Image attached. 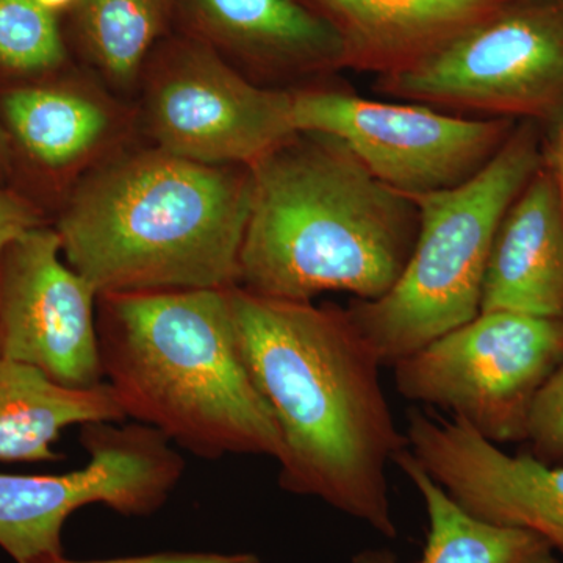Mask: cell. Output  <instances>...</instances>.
Masks as SVG:
<instances>
[{"label": "cell", "mask_w": 563, "mask_h": 563, "mask_svg": "<svg viewBox=\"0 0 563 563\" xmlns=\"http://www.w3.org/2000/svg\"><path fill=\"white\" fill-rule=\"evenodd\" d=\"M251 201L250 166L143 152L88 177L57 233L98 295L222 290L239 285Z\"/></svg>", "instance_id": "obj_3"}, {"label": "cell", "mask_w": 563, "mask_h": 563, "mask_svg": "<svg viewBox=\"0 0 563 563\" xmlns=\"http://www.w3.org/2000/svg\"><path fill=\"white\" fill-rule=\"evenodd\" d=\"M407 448L474 517L537 533L563 554V465L507 454L465 422L413 409Z\"/></svg>", "instance_id": "obj_12"}, {"label": "cell", "mask_w": 563, "mask_h": 563, "mask_svg": "<svg viewBox=\"0 0 563 563\" xmlns=\"http://www.w3.org/2000/svg\"><path fill=\"white\" fill-rule=\"evenodd\" d=\"M125 420L109 384L73 388L25 363L0 357V462H57L70 426Z\"/></svg>", "instance_id": "obj_16"}, {"label": "cell", "mask_w": 563, "mask_h": 563, "mask_svg": "<svg viewBox=\"0 0 563 563\" xmlns=\"http://www.w3.org/2000/svg\"><path fill=\"white\" fill-rule=\"evenodd\" d=\"M407 102L563 128V0H509L410 68L377 77Z\"/></svg>", "instance_id": "obj_6"}, {"label": "cell", "mask_w": 563, "mask_h": 563, "mask_svg": "<svg viewBox=\"0 0 563 563\" xmlns=\"http://www.w3.org/2000/svg\"><path fill=\"white\" fill-rule=\"evenodd\" d=\"M35 2L38 3L41 9L57 16L58 13H65V11L73 13L76 7L79 5L80 0H35Z\"/></svg>", "instance_id": "obj_25"}, {"label": "cell", "mask_w": 563, "mask_h": 563, "mask_svg": "<svg viewBox=\"0 0 563 563\" xmlns=\"http://www.w3.org/2000/svg\"><path fill=\"white\" fill-rule=\"evenodd\" d=\"M563 363V320L481 312L393 365L407 401L446 410L488 442H528L533 406Z\"/></svg>", "instance_id": "obj_7"}, {"label": "cell", "mask_w": 563, "mask_h": 563, "mask_svg": "<svg viewBox=\"0 0 563 563\" xmlns=\"http://www.w3.org/2000/svg\"><path fill=\"white\" fill-rule=\"evenodd\" d=\"M52 563H261V559L251 553H157L87 562L68 561V559L62 558Z\"/></svg>", "instance_id": "obj_23"}, {"label": "cell", "mask_w": 563, "mask_h": 563, "mask_svg": "<svg viewBox=\"0 0 563 563\" xmlns=\"http://www.w3.org/2000/svg\"><path fill=\"white\" fill-rule=\"evenodd\" d=\"M173 32L272 76L346 68L339 32L307 0H173Z\"/></svg>", "instance_id": "obj_13"}, {"label": "cell", "mask_w": 563, "mask_h": 563, "mask_svg": "<svg viewBox=\"0 0 563 563\" xmlns=\"http://www.w3.org/2000/svg\"><path fill=\"white\" fill-rule=\"evenodd\" d=\"M543 155L544 165L550 168L558 187L563 220V128L544 133Z\"/></svg>", "instance_id": "obj_24"}, {"label": "cell", "mask_w": 563, "mask_h": 563, "mask_svg": "<svg viewBox=\"0 0 563 563\" xmlns=\"http://www.w3.org/2000/svg\"><path fill=\"white\" fill-rule=\"evenodd\" d=\"M343 41L346 68L377 77L429 57L509 0H307Z\"/></svg>", "instance_id": "obj_15"}, {"label": "cell", "mask_w": 563, "mask_h": 563, "mask_svg": "<svg viewBox=\"0 0 563 563\" xmlns=\"http://www.w3.org/2000/svg\"><path fill=\"white\" fill-rule=\"evenodd\" d=\"M150 122L158 150L250 166L295 135L292 91L252 84L209 46L172 32L152 51Z\"/></svg>", "instance_id": "obj_10"}, {"label": "cell", "mask_w": 563, "mask_h": 563, "mask_svg": "<svg viewBox=\"0 0 563 563\" xmlns=\"http://www.w3.org/2000/svg\"><path fill=\"white\" fill-rule=\"evenodd\" d=\"M57 231L36 228L0 257V357L25 363L55 383H103L95 302L98 291L62 262Z\"/></svg>", "instance_id": "obj_11"}, {"label": "cell", "mask_w": 563, "mask_h": 563, "mask_svg": "<svg viewBox=\"0 0 563 563\" xmlns=\"http://www.w3.org/2000/svg\"><path fill=\"white\" fill-rule=\"evenodd\" d=\"M250 169L239 287L301 302L329 291L376 301L391 290L420 228L412 198L324 133L296 132Z\"/></svg>", "instance_id": "obj_2"}, {"label": "cell", "mask_w": 563, "mask_h": 563, "mask_svg": "<svg viewBox=\"0 0 563 563\" xmlns=\"http://www.w3.org/2000/svg\"><path fill=\"white\" fill-rule=\"evenodd\" d=\"M80 442L84 468L57 476L0 474V548L16 563H52L77 509L103 504L125 517H147L168 501L185 472L184 457L150 426L88 422Z\"/></svg>", "instance_id": "obj_8"}, {"label": "cell", "mask_w": 563, "mask_h": 563, "mask_svg": "<svg viewBox=\"0 0 563 563\" xmlns=\"http://www.w3.org/2000/svg\"><path fill=\"white\" fill-rule=\"evenodd\" d=\"M7 154H9V144H7V135L0 128V166L5 165Z\"/></svg>", "instance_id": "obj_26"}, {"label": "cell", "mask_w": 563, "mask_h": 563, "mask_svg": "<svg viewBox=\"0 0 563 563\" xmlns=\"http://www.w3.org/2000/svg\"><path fill=\"white\" fill-rule=\"evenodd\" d=\"M73 20L84 54L110 79L131 81L173 32V0H80Z\"/></svg>", "instance_id": "obj_18"}, {"label": "cell", "mask_w": 563, "mask_h": 563, "mask_svg": "<svg viewBox=\"0 0 563 563\" xmlns=\"http://www.w3.org/2000/svg\"><path fill=\"white\" fill-rule=\"evenodd\" d=\"M229 301L240 354L279 428L280 487L395 539L387 470L406 433L384 393L383 362L347 310L239 285Z\"/></svg>", "instance_id": "obj_1"}, {"label": "cell", "mask_w": 563, "mask_h": 563, "mask_svg": "<svg viewBox=\"0 0 563 563\" xmlns=\"http://www.w3.org/2000/svg\"><path fill=\"white\" fill-rule=\"evenodd\" d=\"M98 301L103 383L125 418L198 457H280L279 428L236 344L229 288L106 292Z\"/></svg>", "instance_id": "obj_4"}, {"label": "cell", "mask_w": 563, "mask_h": 563, "mask_svg": "<svg viewBox=\"0 0 563 563\" xmlns=\"http://www.w3.org/2000/svg\"><path fill=\"white\" fill-rule=\"evenodd\" d=\"M11 131L32 157L62 168L101 141L109 118L91 99L60 90H20L3 101Z\"/></svg>", "instance_id": "obj_19"}, {"label": "cell", "mask_w": 563, "mask_h": 563, "mask_svg": "<svg viewBox=\"0 0 563 563\" xmlns=\"http://www.w3.org/2000/svg\"><path fill=\"white\" fill-rule=\"evenodd\" d=\"M36 228L38 213L13 192L0 190V257L11 243Z\"/></svg>", "instance_id": "obj_22"}, {"label": "cell", "mask_w": 563, "mask_h": 563, "mask_svg": "<svg viewBox=\"0 0 563 563\" xmlns=\"http://www.w3.org/2000/svg\"><path fill=\"white\" fill-rule=\"evenodd\" d=\"M66 58L57 16L35 0H0V65L14 73L58 68Z\"/></svg>", "instance_id": "obj_20"}, {"label": "cell", "mask_w": 563, "mask_h": 563, "mask_svg": "<svg viewBox=\"0 0 563 563\" xmlns=\"http://www.w3.org/2000/svg\"><path fill=\"white\" fill-rule=\"evenodd\" d=\"M544 132L520 121L498 154L459 187L415 196L420 228L406 268L376 301H354L355 328L383 365L481 313L488 255L504 214L543 165Z\"/></svg>", "instance_id": "obj_5"}, {"label": "cell", "mask_w": 563, "mask_h": 563, "mask_svg": "<svg viewBox=\"0 0 563 563\" xmlns=\"http://www.w3.org/2000/svg\"><path fill=\"white\" fill-rule=\"evenodd\" d=\"M292 122L296 132L342 140L373 176L409 198L472 179L517 125L336 90L292 91Z\"/></svg>", "instance_id": "obj_9"}, {"label": "cell", "mask_w": 563, "mask_h": 563, "mask_svg": "<svg viewBox=\"0 0 563 563\" xmlns=\"http://www.w3.org/2000/svg\"><path fill=\"white\" fill-rule=\"evenodd\" d=\"M528 443L533 457L550 465H563V363L537 398Z\"/></svg>", "instance_id": "obj_21"}, {"label": "cell", "mask_w": 563, "mask_h": 563, "mask_svg": "<svg viewBox=\"0 0 563 563\" xmlns=\"http://www.w3.org/2000/svg\"><path fill=\"white\" fill-rule=\"evenodd\" d=\"M420 493L428 512L424 553L417 563H561L554 548L537 533L490 523L463 509L404 448L393 459ZM352 563H398L387 550H366Z\"/></svg>", "instance_id": "obj_17"}, {"label": "cell", "mask_w": 563, "mask_h": 563, "mask_svg": "<svg viewBox=\"0 0 563 563\" xmlns=\"http://www.w3.org/2000/svg\"><path fill=\"white\" fill-rule=\"evenodd\" d=\"M481 312L563 320V220L558 187L544 161L496 231Z\"/></svg>", "instance_id": "obj_14"}]
</instances>
